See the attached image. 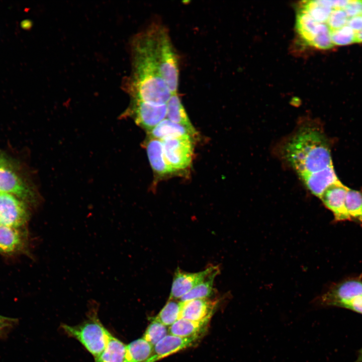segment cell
<instances>
[{
	"mask_svg": "<svg viewBox=\"0 0 362 362\" xmlns=\"http://www.w3.org/2000/svg\"><path fill=\"white\" fill-rule=\"evenodd\" d=\"M278 155L301 180L333 166L330 149L319 125L305 120L278 145Z\"/></svg>",
	"mask_w": 362,
	"mask_h": 362,
	"instance_id": "obj_1",
	"label": "cell"
},
{
	"mask_svg": "<svg viewBox=\"0 0 362 362\" xmlns=\"http://www.w3.org/2000/svg\"><path fill=\"white\" fill-rule=\"evenodd\" d=\"M131 72L124 82V88L131 100L166 104L171 93L161 77L152 51L150 26L137 34L131 45Z\"/></svg>",
	"mask_w": 362,
	"mask_h": 362,
	"instance_id": "obj_2",
	"label": "cell"
},
{
	"mask_svg": "<svg viewBox=\"0 0 362 362\" xmlns=\"http://www.w3.org/2000/svg\"><path fill=\"white\" fill-rule=\"evenodd\" d=\"M152 51L160 74L172 94L177 93L179 63L167 30L160 24L150 26Z\"/></svg>",
	"mask_w": 362,
	"mask_h": 362,
	"instance_id": "obj_3",
	"label": "cell"
},
{
	"mask_svg": "<svg viewBox=\"0 0 362 362\" xmlns=\"http://www.w3.org/2000/svg\"><path fill=\"white\" fill-rule=\"evenodd\" d=\"M61 326L65 333L78 340L95 358L104 350L111 335L96 312L89 314L84 321L78 325Z\"/></svg>",
	"mask_w": 362,
	"mask_h": 362,
	"instance_id": "obj_4",
	"label": "cell"
},
{
	"mask_svg": "<svg viewBox=\"0 0 362 362\" xmlns=\"http://www.w3.org/2000/svg\"><path fill=\"white\" fill-rule=\"evenodd\" d=\"M168 164L176 172L188 168L193 156L192 137L185 136L161 141Z\"/></svg>",
	"mask_w": 362,
	"mask_h": 362,
	"instance_id": "obj_5",
	"label": "cell"
},
{
	"mask_svg": "<svg viewBox=\"0 0 362 362\" xmlns=\"http://www.w3.org/2000/svg\"><path fill=\"white\" fill-rule=\"evenodd\" d=\"M166 105L131 100L125 115L132 117L137 125L150 131L166 117Z\"/></svg>",
	"mask_w": 362,
	"mask_h": 362,
	"instance_id": "obj_6",
	"label": "cell"
},
{
	"mask_svg": "<svg viewBox=\"0 0 362 362\" xmlns=\"http://www.w3.org/2000/svg\"><path fill=\"white\" fill-rule=\"evenodd\" d=\"M28 213L24 203L15 196L0 192V224L17 228L27 222Z\"/></svg>",
	"mask_w": 362,
	"mask_h": 362,
	"instance_id": "obj_7",
	"label": "cell"
},
{
	"mask_svg": "<svg viewBox=\"0 0 362 362\" xmlns=\"http://www.w3.org/2000/svg\"><path fill=\"white\" fill-rule=\"evenodd\" d=\"M362 296V281L351 279L332 286L319 299L322 306H337L342 303Z\"/></svg>",
	"mask_w": 362,
	"mask_h": 362,
	"instance_id": "obj_8",
	"label": "cell"
},
{
	"mask_svg": "<svg viewBox=\"0 0 362 362\" xmlns=\"http://www.w3.org/2000/svg\"><path fill=\"white\" fill-rule=\"evenodd\" d=\"M218 268V266L211 265L205 270L197 273H188L177 268L173 276L168 300H180Z\"/></svg>",
	"mask_w": 362,
	"mask_h": 362,
	"instance_id": "obj_9",
	"label": "cell"
},
{
	"mask_svg": "<svg viewBox=\"0 0 362 362\" xmlns=\"http://www.w3.org/2000/svg\"><path fill=\"white\" fill-rule=\"evenodd\" d=\"M348 189L339 180L329 187L320 198L324 206L332 212L335 221L350 220L345 205Z\"/></svg>",
	"mask_w": 362,
	"mask_h": 362,
	"instance_id": "obj_10",
	"label": "cell"
},
{
	"mask_svg": "<svg viewBox=\"0 0 362 362\" xmlns=\"http://www.w3.org/2000/svg\"><path fill=\"white\" fill-rule=\"evenodd\" d=\"M202 336L182 337L168 334L153 347L152 351L144 362H156L159 359L195 345Z\"/></svg>",
	"mask_w": 362,
	"mask_h": 362,
	"instance_id": "obj_11",
	"label": "cell"
},
{
	"mask_svg": "<svg viewBox=\"0 0 362 362\" xmlns=\"http://www.w3.org/2000/svg\"><path fill=\"white\" fill-rule=\"evenodd\" d=\"M0 192L10 194L23 200L33 198V193L7 165H0Z\"/></svg>",
	"mask_w": 362,
	"mask_h": 362,
	"instance_id": "obj_12",
	"label": "cell"
},
{
	"mask_svg": "<svg viewBox=\"0 0 362 362\" xmlns=\"http://www.w3.org/2000/svg\"><path fill=\"white\" fill-rule=\"evenodd\" d=\"M218 302V300H212L209 298L180 302L179 319L199 321L211 317Z\"/></svg>",
	"mask_w": 362,
	"mask_h": 362,
	"instance_id": "obj_13",
	"label": "cell"
},
{
	"mask_svg": "<svg viewBox=\"0 0 362 362\" xmlns=\"http://www.w3.org/2000/svg\"><path fill=\"white\" fill-rule=\"evenodd\" d=\"M145 145L150 164L155 173L164 176L176 172L166 161L161 140L149 137Z\"/></svg>",
	"mask_w": 362,
	"mask_h": 362,
	"instance_id": "obj_14",
	"label": "cell"
},
{
	"mask_svg": "<svg viewBox=\"0 0 362 362\" xmlns=\"http://www.w3.org/2000/svg\"><path fill=\"white\" fill-rule=\"evenodd\" d=\"M301 180L312 194L320 198L329 187L339 180L333 166L308 175Z\"/></svg>",
	"mask_w": 362,
	"mask_h": 362,
	"instance_id": "obj_15",
	"label": "cell"
},
{
	"mask_svg": "<svg viewBox=\"0 0 362 362\" xmlns=\"http://www.w3.org/2000/svg\"><path fill=\"white\" fill-rule=\"evenodd\" d=\"M211 318L199 321L179 319L168 327V333L182 337L202 336L207 330Z\"/></svg>",
	"mask_w": 362,
	"mask_h": 362,
	"instance_id": "obj_16",
	"label": "cell"
},
{
	"mask_svg": "<svg viewBox=\"0 0 362 362\" xmlns=\"http://www.w3.org/2000/svg\"><path fill=\"white\" fill-rule=\"evenodd\" d=\"M149 137L163 141L185 136H194L186 127L164 119L151 130L148 132Z\"/></svg>",
	"mask_w": 362,
	"mask_h": 362,
	"instance_id": "obj_17",
	"label": "cell"
},
{
	"mask_svg": "<svg viewBox=\"0 0 362 362\" xmlns=\"http://www.w3.org/2000/svg\"><path fill=\"white\" fill-rule=\"evenodd\" d=\"M167 119L188 128L195 136L197 132L191 123L177 93L172 94L166 104Z\"/></svg>",
	"mask_w": 362,
	"mask_h": 362,
	"instance_id": "obj_18",
	"label": "cell"
},
{
	"mask_svg": "<svg viewBox=\"0 0 362 362\" xmlns=\"http://www.w3.org/2000/svg\"><path fill=\"white\" fill-rule=\"evenodd\" d=\"M95 361L127 362L126 345L111 334L105 348Z\"/></svg>",
	"mask_w": 362,
	"mask_h": 362,
	"instance_id": "obj_19",
	"label": "cell"
},
{
	"mask_svg": "<svg viewBox=\"0 0 362 362\" xmlns=\"http://www.w3.org/2000/svg\"><path fill=\"white\" fill-rule=\"evenodd\" d=\"M219 268L214 270L203 282L183 296L179 301L186 302L195 299H208L211 297L214 294V280L219 273Z\"/></svg>",
	"mask_w": 362,
	"mask_h": 362,
	"instance_id": "obj_20",
	"label": "cell"
},
{
	"mask_svg": "<svg viewBox=\"0 0 362 362\" xmlns=\"http://www.w3.org/2000/svg\"><path fill=\"white\" fill-rule=\"evenodd\" d=\"M153 346L144 338L136 339L126 345L127 362H144L151 355Z\"/></svg>",
	"mask_w": 362,
	"mask_h": 362,
	"instance_id": "obj_21",
	"label": "cell"
},
{
	"mask_svg": "<svg viewBox=\"0 0 362 362\" xmlns=\"http://www.w3.org/2000/svg\"><path fill=\"white\" fill-rule=\"evenodd\" d=\"M22 238L17 228L0 224V252L11 253L22 245Z\"/></svg>",
	"mask_w": 362,
	"mask_h": 362,
	"instance_id": "obj_22",
	"label": "cell"
},
{
	"mask_svg": "<svg viewBox=\"0 0 362 362\" xmlns=\"http://www.w3.org/2000/svg\"><path fill=\"white\" fill-rule=\"evenodd\" d=\"M345 205L350 220L362 224V190L349 189Z\"/></svg>",
	"mask_w": 362,
	"mask_h": 362,
	"instance_id": "obj_23",
	"label": "cell"
},
{
	"mask_svg": "<svg viewBox=\"0 0 362 362\" xmlns=\"http://www.w3.org/2000/svg\"><path fill=\"white\" fill-rule=\"evenodd\" d=\"M180 306L179 301L168 300L158 314L152 318V320L166 326H170L179 319Z\"/></svg>",
	"mask_w": 362,
	"mask_h": 362,
	"instance_id": "obj_24",
	"label": "cell"
},
{
	"mask_svg": "<svg viewBox=\"0 0 362 362\" xmlns=\"http://www.w3.org/2000/svg\"><path fill=\"white\" fill-rule=\"evenodd\" d=\"M168 333V328L163 324L151 321L143 335V338L153 347Z\"/></svg>",
	"mask_w": 362,
	"mask_h": 362,
	"instance_id": "obj_25",
	"label": "cell"
},
{
	"mask_svg": "<svg viewBox=\"0 0 362 362\" xmlns=\"http://www.w3.org/2000/svg\"><path fill=\"white\" fill-rule=\"evenodd\" d=\"M333 45L343 46L356 43V33L347 25L331 31Z\"/></svg>",
	"mask_w": 362,
	"mask_h": 362,
	"instance_id": "obj_26",
	"label": "cell"
},
{
	"mask_svg": "<svg viewBox=\"0 0 362 362\" xmlns=\"http://www.w3.org/2000/svg\"><path fill=\"white\" fill-rule=\"evenodd\" d=\"M348 19L343 9H333L325 24L331 32L346 25Z\"/></svg>",
	"mask_w": 362,
	"mask_h": 362,
	"instance_id": "obj_27",
	"label": "cell"
},
{
	"mask_svg": "<svg viewBox=\"0 0 362 362\" xmlns=\"http://www.w3.org/2000/svg\"><path fill=\"white\" fill-rule=\"evenodd\" d=\"M343 10L349 18L362 15V1H349Z\"/></svg>",
	"mask_w": 362,
	"mask_h": 362,
	"instance_id": "obj_28",
	"label": "cell"
},
{
	"mask_svg": "<svg viewBox=\"0 0 362 362\" xmlns=\"http://www.w3.org/2000/svg\"><path fill=\"white\" fill-rule=\"evenodd\" d=\"M338 307L345 308L362 314V296L341 303Z\"/></svg>",
	"mask_w": 362,
	"mask_h": 362,
	"instance_id": "obj_29",
	"label": "cell"
},
{
	"mask_svg": "<svg viewBox=\"0 0 362 362\" xmlns=\"http://www.w3.org/2000/svg\"><path fill=\"white\" fill-rule=\"evenodd\" d=\"M346 25L356 33L362 30V15L349 18Z\"/></svg>",
	"mask_w": 362,
	"mask_h": 362,
	"instance_id": "obj_30",
	"label": "cell"
},
{
	"mask_svg": "<svg viewBox=\"0 0 362 362\" xmlns=\"http://www.w3.org/2000/svg\"><path fill=\"white\" fill-rule=\"evenodd\" d=\"M15 322L16 319L6 317L0 320V333L12 327Z\"/></svg>",
	"mask_w": 362,
	"mask_h": 362,
	"instance_id": "obj_31",
	"label": "cell"
},
{
	"mask_svg": "<svg viewBox=\"0 0 362 362\" xmlns=\"http://www.w3.org/2000/svg\"><path fill=\"white\" fill-rule=\"evenodd\" d=\"M32 22L28 19H25L20 23V26L22 29L28 30L31 27Z\"/></svg>",
	"mask_w": 362,
	"mask_h": 362,
	"instance_id": "obj_32",
	"label": "cell"
},
{
	"mask_svg": "<svg viewBox=\"0 0 362 362\" xmlns=\"http://www.w3.org/2000/svg\"><path fill=\"white\" fill-rule=\"evenodd\" d=\"M356 43H362V30L356 33Z\"/></svg>",
	"mask_w": 362,
	"mask_h": 362,
	"instance_id": "obj_33",
	"label": "cell"
},
{
	"mask_svg": "<svg viewBox=\"0 0 362 362\" xmlns=\"http://www.w3.org/2000/svg\"><path fill=\"white\" fill-rule=\"evenodd\" d=\"M7 161L5 160V159L0 156V165H7Z\"/></svg>",
	"mask_w": 362,
	"mask_h": 362,
	"instance_id": "obj_34",
	"label": "cell"
},
{
	"mask_svg": "<svg viewBox=\"0 0 362 362\" xmlns=\"http://www.w3.org/2000/svg\"><path fill=\"white\" fill-rule=\"evenodd\" d=\"M357 360L358 362H362V349L360 351Z\"/></svg>",
	"mask_w": 362,
	"mask_h": 362,
	"instance_id": "obj_35",
	"label": "cell"
},
{
	"mask_svg": "<svg viewBox=\"0 0 362 362\" xmlns=\"http://www.w3.org/2000/svg\"><path fill=\"white\" fill-rule=\"evenodd\" d=\"M5 318V316H3L2 315H0V320H2Z\"/></svg>",
	"mask_w": 362,
	"mask_h": 362,
	"instance_id": "obj_36",
	"label": "cell"
}]
</instances>
